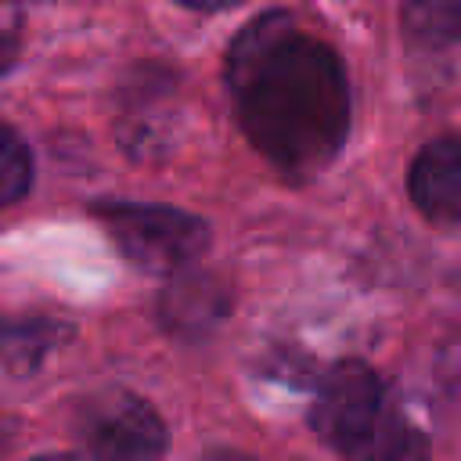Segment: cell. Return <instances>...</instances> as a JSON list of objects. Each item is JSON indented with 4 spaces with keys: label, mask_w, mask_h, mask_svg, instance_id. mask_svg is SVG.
<instances>
[{
    "label": "cell",
    "mask_w": 461,
    "mask_h": 461,
    "mask_svg": "<svg viewBox=\"0 0 461 461\" xmlns=\"http://www.w3.org/2000/svg\"><path fill=\"white\" fill-rule=\"evenodd\" d=\"M18 25H22V11L14 0H0V54H11L14 40H18Z\"/></svg>",
    "instance_id": "10"
},
{
    "label": "cell",
    "mask_w": 461,
    "mask_h": 461,
    "mask_svg": "<svg viewBox=\"0 0 461 461\" xmlns=\"http://www.w3.org/2000/svg\"><path fill=\"white\" fill-rule=\"evenodd\" d=\"M76 436L97 461H158L166 425L158 411L130 389H101L76 411Z\"/></svg>",
    "instance_id": "4"
},
{
    "label": "cell",
    "mask_w": 461,
    "mask_h": 461,
    "mask_svg": "<svg viewBox=\"0 0 461 461\" xmlns=\"http://www.w3.org/2000/svg\"><path fill=\"white\" fill-rule=\"evenodd\" d=\"M403 36L421 50H450L461 40V0H407Z\"/></svg>",
    "instance_id": "7"
},
{
    "label": "cell",
    "mask_w": 461,
    "mask_h": 461,
    "mask_svg": "<svg viewBox=\"0 0 461 461\" xmlns=\"http://www.w3.org/2000/svg\"><path fill=\"white\" fill-rule=\"evenodd\" d=\"M184 7H194V11H230V7H238V4H245V0H180Z\"/></svg>",
    "instance_id": "11"
},
{
    "label": "cell",
    "mask_w": 461,
    "mask_h": 461,
    "mask_svg": "<svg viewBox=\"0 0 461 461\" xmlns=\"http://www.w3.org/2000/svg\"><path fill=\"white\" fill-rule=\"evenodd\" d=\"M36 461H83V457H72V454H47V457H36Z\"/></svg>",
    "instance_id": "13"
},
{
    "label": "cell",
    "mask_w": 461,
    "mask_h": 461,
    "mask_svg": "<svg viewBox=\"0 0 461 461\" xmlns=\"http://www.w3.org/2000/svg\"><path fill=\"white\" fill-rule=\"evenodd\" d=\"M54 342H58V328L47 324V321H11V317H0V367L32 371Z\"/></svg>",
    "instance_id": "8"
},
{
    "label": "cell",
    "mask_w": 461,
    "mask_h": 461,
    "mask_svg": "<svg viewBox=\"0 0 461 461\" xmlns=\"http://www.w3.org/2000/svg\"><path fill=\"white\" fill-rule=\"evenodd\" d=\"M202 461H252V457H241V454H230V450H216V454H209Z\"/></svg>",
    "instance_id": "12"
},
{
    "label": "cell",
    "mask_w": 461,
    "mask_h": 461,
    "mask_svg": "<svg viewBox=\"0 0 461 461\" xmlns=\"http://www.w3.org/2000/svg\"><path fill=\"white\" fill-rule=\"evenodd\" d=\"M230 310V292L220 277H209V274H184L176 277L166 292H162V303H158V313H162V324L176 335H205L212 331Z\"/></svg>",
    "instance_id": "6"
},
{
    "label": "cell",
    "mask_w": 461,
    "mask_h": 461,
    "mask_svg": "<svg viewBox=\"0 0 461 461\" xmlns=\"http://www.w3.org/2000/svg\"><path fill=\"white\" fill-rule=\"evenodd\" d=\"M94 216L104 223L119 252L148 274H180L209 249L205 220L148 202H97Z\"/></svg>",
    "instance_id": "3"
},
{
    "label": "cell",
    "mask_w": 461,
    "mask_h": 461,
    "mask_svg": "<svg viewBox=\"0 0 461 461\" xmlns=\"http://www.w3.org/2000/svg\"><path fill=\"white\" fill-rule=\"evenodd\" d=\"M227 90L241 130L281 173H317L346 144L342 61L285 11L259 14L238 32L227 50Z\"/></svg>",
    "instance_id": "1"
},
{
    "label": "cell",
    "mask_w": 461,
    "mask_h": 461,
    "mask_svg": "<svg viewBox=\"0 0 461 461\" xmlns=\"http://www.w3.org/2000/svg\"><path fill=\"white\" fill-rule=\"evenodd\" d=\"M411 198L439 227H454L461 216V144L457 137H439L421 148L411 166Z\"/></svg>",
    "instance_id": "5"
},
{
    "label": "cell",
    "mask_w": 461,
    "mask_h": 461,
    "mask_svg": "<svg viewBox=\"0 0 461 461\" xmlns=\"http://www.w3.org/2000/svg\"><path fill=\"white\" fill-rule=\"evenodd\" d=\"M7 58H11V54H0V72H4V65H7Z\"/></svg>",
    "instance_id": "14"
},
{
    "label": "cell",
    "mask_w": 461,
    "mask_h": 461,
    "mask_svg": "<svg viewBox=\"0 0 461 461\" xmlns=\"http://www.w3.org/2000/svg\"><path fill=\"white\" fill-rule=\"evenodd\" d=\"M29 187H32V151L11 126H0V205H14Z\"/></svg>",
    "instance_id": "9"
},
{
    "label": "cell",
    "mask_w": 461,
    "mask_h": 461,
    "mask_svg": "<svg viewBox=\"0 0 461 461\" xmlns=\"http://www.w3.org/2000/svg\"><path fill=\"white\" fill-rule=\"evenodd\" d=\"M310 425L346 461H429L425 432L360 360H342L321 378Z\"/></svg>",
    "instance_id": "2"
}]
</instances>
